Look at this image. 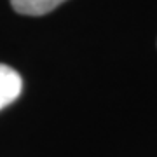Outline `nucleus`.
Segmentation results:
<instances>
[{
    "instance_id": "1",
    "label": "nucleus",
    "mask_w": 157,
    "mask_h": 157,
    "mask_svg": "<svg viewBox=\"0 0 157 157\" xmlns=\"http://www.w3.org/2000/svg\"><path fill=\"white\" fill-rule=\"evenodd\" d=\"M23 80L14 68L0 63V110L11 105L21 94Z\"/></svg>"
},
{
    "instance_id": "2",
    "label": "nucleus",
    "mask_w": 157,
    "mask_h": 157,
    "mask_svg": "<svg viewBox=\"0 0 157 157\" xmlns=\"http://www.w3.org/2000/svg\"><path fill=\"white\" fill-rule=\"evenodd\" d=\"M63 2L65 0H11L14 11L25 16H44Z\"/></svg>"
}]
</instances>
